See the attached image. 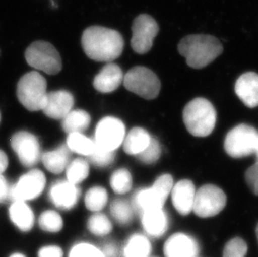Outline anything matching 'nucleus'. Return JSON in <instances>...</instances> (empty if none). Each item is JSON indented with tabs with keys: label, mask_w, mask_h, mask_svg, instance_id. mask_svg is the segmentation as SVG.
<instances>
[{
	"label": "nucleus",
	"mask_w": 258,
	"mask_h": 257,
	"mask_svg": "<svg viewBox=\"0 0 258 257\" xmlns=\"http://www.w3.org/2000/svg\"><path fill=\"white\" fill-rule=\"evenodd\" d=\"M142 221L144 231L152 237H161L168 229V217L163 209L146 211L142 215Z\"/></svg>",
	"instance_id": "aec40b11"
},
{
	"label": "nucleus",
	"mask_w": 258,
	"mask_h": 257,
	"mask_svg": "<svg viewBox=\"0 0 258 257\" xmlns=\"http://www.w3.org/2000/svg\"><path fill=\"white\" fill-rule=\"evenodd\" d=\"M9 160H8L7 155L4 151L0 150V175H2L5 172L8 167Z\"/></svg>",
	"instance_id": "a19ab883"
},
{
	"label": "nucleus",
	"mask_w": 258,
	"mask_h": 257,
	"mask_svg": "<svg viewBox=\"0 0 258 257\" xmlns=\"http://www.w3.org/2000/svg\"><path fill=\"white\" fill-rule=\"evenodd\" d=\"M135 211L132 203L124 199H115L110 204V214L117 223L121 226L129 225L134 217Z\"/></svg>",
	"instance_id": "a878e982"
},
{
	"label": "nucleus",
	"mask_w": 258,
	"mask_h": 257,
	"mask_svg": "<svg viewBox=\"0 0 258 257\" xmlns=\"http://www.w3.org/2000/svg\"><path fill=\"white\" fill-rule=\"evenodd\" d=\"M108 202V193L105 188L94 186L90 188L85 197L86 208L92 212H100Z\"/></svg>",
	"instance_id": "bb28decb"
},
{
	"label": "nucleus",
	"mask_w": 258,
	"mask_h": 257,
	"mask_svg": "<svg viewBox=\"0 0 258 257\" xmlns=\"http://www.w3.org/2000/svg\"><path fill=\"white\" fill-rule=\"evenodd\" d=\"M11 146L24 166L31 168L41 159L39 140L27 131H19L11 139Z\"/></svg>",
	"instance_id": "ddd939ff"
},
{
	"label": "nucleus",
	"mask_w": 258,
	"mask_h": 257,
	"mask_svg": "<svg viewBox=\"0 0 258 257\" xmlns=\"http://www.w3.org/2000/svg\"><path fill=\"white\" fill-rule=\"evenodd\" d=\"M256 157H257V160H258V144H257V147H256Z\"/></svg>",
	"instance_id": "c03bdc74"
},
{
	"label": "nucleus",
	"mask_w": 258,
	"mask_h": 257,
	"mask_svg": "<svg viewBox=\"0 0 258 257\" xmlns=\"http://www.w3.org/2000/svg\"><path fill=\"white\" fill-rule=\"evenodd\" d=\"M158 32V24L154 18L146 14L137 16L132 25L131 44L133 50L139 54L148 53Z\"/></svg>",
	"instance_id": "9d476101"
},
{
	"label": "nucleus",
	"mask_w": 258,
	"mask_h": 257,
	"mask_svg": "<svg viewBox=\"0 0 258 257\" xmlns=\"http://www.w3.org/2000/svg\"><path fill=\"white\" fill-rule=\"evenodd\" d=\"M74 97L66 90L47 93L46 100L42 111L54 119H62L72 110Z\"/></svg>",
	"instance_id": "2eb2a0df"
},
{
	"label": "nucleus",
	"mask_w": 258,
	"mask_h": 257,
	"mask_svg": "<svg viewBox=\"0 0 258 257\" xmlns=\"http://www.w3.org/2000/svg\"><path fill=\"white\" fill-rule=\"evenodd\" d=\"M39 226L46 232L57 233L63 228V219L56 211L48 210L39 216Z\"/></svg>",
	"instance_id": "2f4dec72"
},
{
	"label": "nucleus",
	"mask_w": 258,
	"mask_h": 257,
	"mask_svg": "<svg viewBox=\"0 0 258 257\" xmlns=\"http://www.w3.org/2000/svg\"><path fill=\"white\" fill-rule=\"evenodd\" d=\"M87 228L93 235L105 236L112 231V224L104 214L95 212L88 220Z\"/></svg>",
	"instance_id": "c756f323"
},
{
	"label": "nucleus",
	"mask_w": 258,
	"mask_h": 257,
	"mask_svg": "<svg viewBox=\"0 0 258 257\" xmlns=\"http://www.w3.org/2000/svg\"><path fill=\"white\" fill-rule=\"evenodd\" d=\"M71 159V150L67 145H62L54 151L45 152L41 155L44 167L53 174H60L66 170Z\"/></svg>",
	"instance_id": "4be33fe9"
},
{
	"label": "nucleus",
	"mask_w": 258,
	"mask_h": 257,
	"mask_svg": "<svg viewBox=\"0 0 258 257\" xmlns=\"http://www.w3.org/2000/svg\"><path fill=\"white\" fill-rule=\"evenodd\" d=\"M88 160L91 164L97 167H106L112 164L115 160V151H106L95 145V150L87 156Z\"/></svg>",
	"instance_id": "72a5a7b5"
},
{
	"label": "nucleus",
	"mask_w": 258,
	"mask_h": 257,
	"mask_svg": "<svg viewBox=\"0 0 258 257\" xmlns=\"http://www.w3.org/2000/svg\"><path fill=\"white\" fill-rule=\"evenodd\" d=\"M183 121L190 135L206 137L212 134L217 122V112L209 100L197 98L185 105Z\"/></svg>",
	"instance_id": "7ed1b4c3"
},
{
	"label": "nucleus",
	"mask_w": 258,
	"mask_h": 257,
	"mask_svg": "<svg viewBox=\"0 0 258 257\" xmlns=\"http://www.w3.org/2000/svg\"><path fill=\"white\" fill-rule=\"evenodd\" d=\"M151 136L143 128L136 127L132 128L123 141V149L125 153L137 156L148 146Z\"/></svg>",
	"instance_id": "5701e85b"
},
{
	"label": "nucleus",
	"mask_w": 258,
	"mask_h": 257,
	"mask_svg": "<svg viewBox=\"0 0 258 257\" xmlns=\"http://www.w3.org/2000/svg\"><path fill=\"white\" fill-rule=\"evenodd\" d=\"M90 116L82 109L71 110L62 119V128L66 133H81L90 126Z\"/></svg>",
	"instance_id": "b1692460"
},
{
	"label": "nucleus",
	"mask_w": 258,
	"mask_h": 257,
	"mask_svg": "<svg viewBox=\"0 0 258 257\" xmlns=\"http://www.w3.org/2000/svg\"><path fill=\"white\" fill-rule=\"evenodd\" d=\"M235 91L239 99L249 108L258 106V74L247 72L236 80Z\"/></svg>",
	"instance_id": "a211bd4d"
},
{
	"label": "nucleus",
	"mask_w": 258,
	"mask_h": 257,
	"mask_svg": "<svg viewBox=\"0 0 258 257\" xmlns=\"http://www.w3.org/2000/svg\"><path fill=\"white\" fill-rule=\"evenodd\" d=\"M196 192L195 185L189 180H180L173 185L171 193L173 206L181 216H187L192 211Z\"/></svg>",
	"instance_id": "f3484780"
},
{
	"label": "nucleus",
	"mask_w": 258,
	"mask_h": 257,
	"mask_svg": "<svg viewBox=\"0 0 258 257\" xmlns=\"http://www.w3.org/2000/svg\"><path fill=\"white\" fill-rule=\"evenodd\" d=\"M173 185L172 176L165 174L157 178L152 186L137 190L132 202L135 212L142 216L146 211L163 209Z\"/></svg>",
	"instance_id": "20e7f679"
},
{
	"label": "nucleus",
	"mask_w": 258,
	"mask_h": 257,
	"mask_svg": "<svg viewBox=\"0 0 258 257\" xmlns=\"http://www.w3.org/2000/svg\"><path fill=\"white\" fill-rule=\"evenodd\" d=\"M132 174L126 169H119L113 173L110 177V186L118 195H124L132 188Z\"/></svg>",
	"instance_id": "7c9ffc66"
},
{
	"label": "nucleus",
	"mask_w": 258,
	"mask_h": 257,
	"mask_svg": "<svg viewBox=\"0 0 258 257\" xmlns=\"http://www.w3.org/2000/svg\"><path fill=\"white\" fill-rule=\"evenodd\" d=\"M46 80L36 71L25 74L17 85L20 102L30 111L42 110L47 96Z\"/></svg>",
	"instance_id": "39448f33"
},
{
	"label": "nucleus",
	"mask_w": 258,
	"mask_h": 257,
	"mask_svg": "<svg viewBox=\"0 0 258 257\" xmlns=\"http://www.w3.org/2000/svg\"><path fill=\"white\" fill-rule=\"evenodd\" d=\"M258 132L249 124H241L234 127L225 139V151L232 158L247 157L256 153Z\"/></svg>",
	"instance_id": "423d86ee"
},
{
	"label": "nucleus",
	"mask_w": 258,
	"mask_h": 257,
	"mask_svg": "<svg viewBox=\"0 0 258 257\" xmlns=\"http://www.w3.org/2000/svg\"><path fill=\"white\" fill-rule=\"evenodd\" d=\"M68 257H105L101 249L87 242L77 243L71 247Z\"/></svg>",
	"instance_id": "f704fd0d"
},
{
	"label": "nucleus",
	"mask_w": 258,
	"mask_h": 257,
	"mask_svg": "<svg viewBox=\"0 0 258 257\" xmlns=\"http://www.w3.org/2000/svg\"><path fill=\"white\" fill-rule=\"evenodd\" d=\"M9 214L10 220L16 228L23 232L31 231L34 224V215L26 202H13Z\"/></svg>",
	"instance_id": "412c9836"
},
{
	"label": "nucleus",
	"mask_w": 258,
	"mask_h": 257,
	"mask_svg": "<svg viewBox=\"0 0 258 257\" xmlns=\"http://www.w3.org/2000/svg\"><path fill=\"white\" fill-rule=\"evenodd\" d=\"M125 136V127L115 117H105L95 128V145L106 151H115L121 146Z\"/></svg>",
	"instance_id": "9b49d317"
},
{
	"label": "nucleus",
	"mask_w": 258,
	"mask_h": 257,
	"mask_svg": "<svg viewBox=\"0 0 258 257\" xmlns=\"http://www.w3.org/2000/svg\"><path fill=\"white\" fill-rule=\"evenodd\" d=\"M246 243L241 238H233L227 243L222 257H246Z\"/></svg>",
	"instance_id": "c9c22d12"
},
{
	"label": "nucleus",
	"mask_w": 258,
	"mask_h": 257,
	"mask_svg": "<svg viewBox=\"0 0 258 257\" xmlns=\"http://www.w3.org/2000/svg\"><path fill=\"white\" fill-rule=\"evenodd\" d=\"M151 245L145 235L136 234L128 239L124 248V257H148L151 253Z\"/></svg>",
	"instance_id": "393cba45"
},
{
	"label": "nucleus",
	"mask_w": 258,
	"mask_h": 257,
	"mask_svg": "<svg viewBox=\"0 0 258 257\" xmlns=\"http://www.w3.org/2000/svg\"><path fill=\"white\" fill-rule=\"evenodd\" d=\"M81 44L86 55L93 60L111 62L123 52L124 39L114 29L91 26L83 32Z\"/></svg>",
	"instance_id": "f257e3e1"
},
{
	"label": "nucleus",
	"mask_w": 258,
	"mask_h": 257,
	"mask_svg": "<svg viewBox=\"0 0 258 257\" xmlns=\"http://www.w3.org/2000/svg\"><path fill=\"white\" fill-rule=\"evenodd\" d=\"M67 146L71 151L89 156L95 150V141L81 133L70 134L67 138Z\"/></svg>",
	"instance_id": "cd10ccee"
},
{
	"label": "nucleus",
	"mask_w": 258,
	"mask_h": 257,
	"mask_svg": "<svg viewBox=\"0 0 258 257\" xmlns=\"http://www.w3.org/2000/svg\"><path fill=\"white\" fill-rule=\"evenodd\" d=\"M124 87L146 100H154L161 91V81L150 69L137 66L130 70L123 80Z\"/></svg>",
	"instance_id": "0eeeda50"
},
{
	"label": "nucleus",
	"mask_w": 258,
	"mask_h": 257,
	"mask_svg": "<svg viewBox=\"0 0 258 257\" xmlns=\"http://www.w3.org/2000/svg\"><path fill=\"white\" fill-rule=\"evenodd\" d=\"M49 199L52 203L61 210H71L78 203L81 189L77 184L68 180H59L54 183L49 189Z\"/></svg>",
	"instance_id": "4468645a"
},
{
	"label": "nucleus",
	"mask_w": 258,
	"mask_h": 257,
	"mask_svg": "<svg viewBox=\"0 0 258 257\" xmlns=\"http://www.w3.org/2000/svg\"><path fill=\"white\" fill-rule=\"evenodd\" d=\"M161 155V145L156 139L151 137L148 146L142 153L137 155L136 157L146 165H152L160 159Z\"/></svg>",
	"instance_id": "473e14b6"
},
{
	"label": "nucleus",
	"mask_w": 258,
	"mask_h": 257,
	"mask_svg": "<svg viewBox=\"0 0 258 257\" xmlns=\"http://www.w3.org/2000/svg\"><path fill=\"white\" fill-rule=\"evenodd\" d=\"M245 179L251 191L258 196V161L246 170Z\"/></svg>",
	"instance_id": "e433bc0d"
},
{
	"label": "nucleus",
	"mask_w": 258,
	"mask_h": 257,
	"mask_svg": "<svg viewBox=\"0 0 258 257\" xmlns=\"http://www.w3.org/2000/svg\"><path fill=\"white\" fill-rule=\"evenodd\" d=\"M0 121H1V114H0Z\"/></svg>",
	"instance_id": "a18cd8bd"
},
{
	"label": "nucleus",
	"mask_w": 258,
	"mask_h": 257,
	"mask_svg": "<svg viewBox=\"0 0 258 257\" xmlns=\"http://www.w3.org/2000/svg\"><path fill=\"white\" fill-rule=\"evenodd\" d=\"M101 250L105 257H119V250L114 243L105 244Z\"/></svg>",
	"instance_id": "ea45409f"
},
{
	"label": "nucleus",
	"mask_w": 258,
	"mask_h": 257,
	"mask_svg": "<svg viewBox=\"0 0 258 257\" xmlns=\"http://www.w3.org/2000/svg\"><path fill=\"white\" fill-rule=\"evenodd\" d=\"M256 238H257V241H258V224H257V226H256Z\"/></svg>",
	"instance_id": "37998d69"
},
{
	"label": "nucleus",
	"mask_w": 258,
	"mask_h": 257,
	"mask_svg": "<svg viewBox=\"0 0 258 257\" xmlns=\"http://www.w3.org/2000/svg\"><path fill=\"white\" fill-rule=\"evenodd\" d=\"M10 187L7 180L2 175H0V203L5 202L8 198H10Z\"/></svg>",
	"instance_id": "58836bf2"
},
{
	"label": "nucleus",
	"mask_w": 258,
	"mask_h": 257,
	"mask_svg": "<svg viewBox=\"0 0 258 257\" xmlns=\"http://www.w3.org/2000/svg\"><path fill=\"white\" fill-rule=\"evenodd\" d=\"M178 51L186 59L188 66L202 69L212 63L223 52L221 42L208 34H191L183 38Z\"/></svg>",
	"instance_id": "f03ea898"
},
{
	"label": "nucleus",
	"mask_w": 258,
	"mask_h": 257,
	"mask_svg": "<svg viewBox=\"0 0 258 257\" xmlns=\"http://www.w3.org/2000/svg\"><path fill=\"white\" fill-rule=\"evenodd\" d=\"M227 204V197L219 187L205 184L196 192L193 205L194 213L202 218L217 216Z\"/></svg>",
	"instance_id": "1a4fd4ad"
},
{
	"label": "nucleus",
	"mask_w": 258,
	"mask_h": 257,
	"mask_svg": "<svg viewBox=\"0 0 258 257\" xmlns=\"http://www.w3.org/2000/svg\"><path fill=\"white\" fill-rule=\"evenodd\" d=\"M27 63L33 68L54 76L60 72V55L51 44L46 41H35L25 51Z\"/></svg>",
	"instance_id": "6e6552de"
},
{
	"label": "nucleus",
	"mask_w": 258,
	"mask_h": 257,
	"mask_svg": "<svg viewBox=\"0 0 258 257\" xmlns=\"http://www.w3.org/2000/svg\"><path fill=\"white\" fill-rule=\"evenodd\" d=\"M124 76L119 66L109 63L95 76L94 87L101 93H110L118 89L123 82Z\"/></svg>",
	"instance_id": "6ab92c4d"
},
{
	"label": "nucleus",
	"mask_w": 258,
	"mask_h": 257,
	"mask_svg": "<svg viewBox=\"0 0 258 257\" xmlns=\"http://www.w3.org/2000/svg\"><path fill=\"white\" fill-rule=\"evenodd\" d=\"M62 248L58 245H44L38 251V257H63Z\"/></svg>",
	"instance_id": "4c0bfd02"
},
{
	"label": "nucleus",
	"mask_w": 258,
	"mask_h": 257,
	"mask_svg": "<svg viewBox=\"0 0 258 257\" xmlns=\"http://www.w3.org/2000/svg\"><path fill=\"white\" fill-rule=\"evenodd\" d=\"M10 257H26V255H24L22 253H14Z\"/></svg>",
	"instance_id": "79ce46f5"
},
{
	"label": "nucleus",
	"mask_w": 258,
	"mask_h": 257,
	"mask_svg": "<svg viewBox=\"0 0 258 257\" xmlns=\"http://www.w3.org/2000/svg\"><path fill=\"white\" fill-rule=\"evenodd\" d=\"M46 179L39 170H31L22 175L10 188V198L13 202H28L39 197L44 190Z\"/></svg>",
	"instance_id": "f8f14e48"
},
{
	"label": "nucleus",
	"mask_w": 258,
	"mask_h": 257,
	"mask_svg": "<svg viewBox=\"0 0 258 257\" xmlns=\"http://www.w3.org/2000/svg\"><path fill=\"white\" fill-rule=\"evenodd\" d=\"M198 244L194 238L183 233H176L169 238L164 245L166 257H197Z\"/></svg>",
	"instance_id": "dca6fc26"
},
{
	"label": "nucleus",
	"mask_w": 258,
	"mask_h": 257,
	"mask_svg": "<svg viewBox=\"0 0 258 257\" xmlns=\"http://www.w3.org/2000/svg\"><path fill=\"white\" fill-rule=\"evenodd\" d=\"M89 163L84 159L78 158L71 161L66 168L67 180L74 184H78L86 180L89 175Z\"/></svg>",
	"instance_id": "c85d7f7f"
}]
</instances>
